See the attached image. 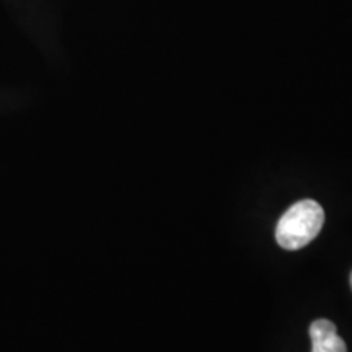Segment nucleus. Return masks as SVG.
<instances>
[{"label":"nucleus","mask_w":352,"mask_h":352,"mask_svg":"<svg viewBox=\"0 0 352 352\" xmlns=\"http://www.w3.org/2000/svg\"><path fill=\"white\" fill-rule=\"evenodd\" d=\"M324 223V210L314 199L298 201L283 214L276 226V241L280 248L296 252L316 239Z\"/></svg>","instance_id":"nucleus-1"},{"label":"nucleus","mask_w":352,"mask_h":352,"mask_svg":"<svg viewBox=\"0 0 352 352\" xmlns=\"http://www.w3.org/2000/svg\"><path fill=\"white\" fill-rule=\"evenodd\" d=\"M311 352H347L346 342L338 334V328L333 321L320 318L310 324Z\"/></svg>","instance_id":"nucleus-2"},{"label":"nucleus","mask_w":352,"mask_h":352,"mask_svg":"<svg viewBox=\"0 0 352 352\" xmlns=\"http://www.w3.org/2000/svg\"><path fill=\"white\" fill-rule=\"evenodd\" d=\"M351 289H352V272H351Z\"/></svg>","instance_id":"nucleus-3"}]
</instances>
